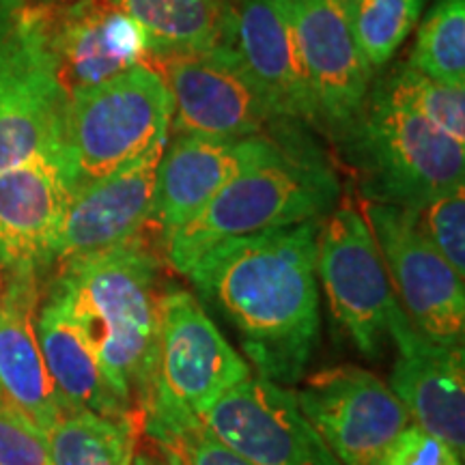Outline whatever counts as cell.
Wrapping results in <instances>:
<instances>
[{
  "instance_id": "1",
  "label": "cell",
  "mask_w": 465,
  "mask_h": 465,
  "mask_svg": "<svg viewBox=\"0 0 465 465\" xmlns=\"http://www.w3.org/2000/svg\"><path fill=\"white\" fill-rule=\"evenodd\" d=\"M323 220L237 237L185 272L232 325L252 375L293 386L319 342L317 240Z\"/></svg>"
},
{
  "instance_id": "2",
  "label": "cell",
  "mask_w": 465,
  "mask_h": 465,
  "mask_svg": "<svg viewBox=\"0 0 465 465\" xmlns=\"http://www.w3.org/2000/svg\"><path fill=\"white\" fill-rule=\"evenodd\" d=\"M50 293L95 353L116 394L141 418L153 392L160 330V261L136 240L58 263Z\"/></svg>"
},
{
  "instance_id": "3",
  "label": "cell",
  "mask_w": 465,
  "mask_h": 465,
  "mask_svg": "<svg viewBox=\"0 0 465 465\" xmlns=\"http://www.w3.org/2000/svg\"><path fill=\"white\" fill-rule=\"evenodd\" d=\"M274 144L231 179L188 223L162 240L166 263L185 274L218 243L281 226L323 220L336 207L339 177L304 134V125L276 121Z\"/></svg>"
},
{
  "instance_id": "4",
  "label": "cell",
  "mask_w": 465,
  "mask_h": 465,
  "mask_svg": "<svg viewBox=\"0 0 465 465\" xmlns=\"http://www.w3.org/2000/svg\"><path fill=\"white\" fill-rule=\"evenodd\" d=\"M339 141L360 173L366 203L420 209L465 185V143L383 97H366Z\"/></svg>"
},
{
  "instance_id": "5",
  "label": "cell",
  "mask_w": 465,
  "mask_h": 465,
  "mask_svg": "<svg viewBox=\"0 0 465 465\" xmlns=\"http://www.w3.org/2000/svg\"><path fill=\"white\" fill-rule=\"evenodd\" d=\"M173 97L153 63H141L67 100L63 153L72 192L168 143Z\"/></svg>"
},
{
  "instance_id": "6",
  "label": "cell",
  "mask_w": 465,
  "mask_h": 465,
  "mask_svg": "<svg viewBox=\"0 0 465 465\" xmlns=\"http://www.w3.org/2000/svg\"><path fill=\"white\" fill-rule=\"evenodd\" d=\"M67 95L45 45L39 7L0 25V171L63 153Z\"/></svg>"
},
{
  "instance_id": "7",
  "label": "cell",
  "mask_w": 465,
  "mask_h": 465,
  "mask_svg": "<svg viewBox=\"0 0 465 465\" xmlns=\"http://www.w3.org/2000/svg\"><path fill=\"white\" fill-rule=\"evenodd\" d=\"M252 369L232 349L194 293L168 287L160 295L158 356L151 401L201 416Z\"/></svg>"
},
{
  "instance_id": "8",
  "label": "cell",
  "mask_w": 465,
  "mask_h": 465,
  "mask_svg": "<svg viewBox=\"0 0 465 465\" xmlns=\"http://www.w3.org/2000/svg\"><path fill=\"white\" fill-rule=\"evenodd\" d=\"M317 276L330 311L358 351L377 356L401 304L364 213L349 203L323 218Z\"/></svg>"
},
{
  "instance_id": "9",
  "label": "cell",
  "mask_w": 465,
  "mask_h": 465,
  "mask_svg": "<svg viewBox=\"0 0 465 465\" xmlns=\"http://www.w3.org/2000/svg\"><path fill=\"white\" fill-rule=\"evenodd\" d=\"M362 213L410 323L441 345H463V276L424 235L416 209L364 203Z\"/></svg>"
},
{
  "instance_id": "10",
  "label": "cell",
  "mask_w": 465,
  "mask_h": 465,
  "mask_svg": "<svg viewBox=\"0 0 465 465\" xmlns=\"http://www.w3.org/2000/svg\"><path fill=\"white\" fill-rule=\"evenodd\" d=\"M173 97L174 134L240 141L261 136L276 124L270 106L232 44L160 61Z\"/></svg>"
},
{
  "instance_id": "11",
  "label": "cell",
  "mask_w": 465,
  "mask_h": 465,
  "mask_svg": "<svg viewBox=\"0 0 465 465\" xmlns=\"http://www.w3.org/2000/svg\"><path fill=\"white\" fill-rule=\"evenodd\" d=\"M295 401L341 465H380L411 424L391 386L360 366H334L311 375Z\"/></svg>"
},
{
  "instance_id": "12",
  "label": "cell",
  "mask_w": 465,
  "mask_h": 465,
  "mask_svg": "<svg viewBox=\"0 0 465 465\" xmlns=\"http://www.w3.org/2000/svg\"><path fill=\"white\" fill-rule=\"evenodd\" d=\"M199 418L254 465H341L302 414L295 392L259 375L237 383Z\"/></svg>"
},
{
  "instance_id": "13",
  "label": "cell",
  "mask_w": 465,
  "mask_h": 465,
  "mask_svg": "<svg viewBox=\"0 0 465 465\" xmlns=\"http://www.w3.org/2000/svg\"><path fill=\"white\" fill-rule=\"evenodd\" d=\"M39 11L45 45L67 100L75 91L151 63L143 26L114 0H67Z\"/></svg>"
},
{
  "instance_id": "14",
  "label": "cell",
  "mask_w": 465,
  "mask_h": 465,
  "mask_svg": "<svg viewBox=\"0 0 465 465\" xmlns=\"http://www.w3.org/2000/svg\"><path fill=\"white\" fill-rule=\"evenodd\" d=\"M317 102L319 127L342 136L371 93V69L347 20L345 0H284Z\"/></svg>"
},
{
  "instance_id": "15",
  "label": "cell",
  "mask_w": 465,
  "mask_h": 465,
  "mask_svg": "<svg viewBox=\"0 0 465 465\" xmlns=\"http://www.w3.org/2000/svg\"><path fill=\"white\" fill-rule=\"evenodd\" d=\"M388 336L397 345L391 391L411 422L465 452V358L463 345H441L418 332L403 308L394 312Z\"/></svg>"
},
{
  "instance_id": "16",
  "label": "cell",
  "mask_w": 465,
  "mask_h": 465,
  "mask_svg": "<svg viewBox=\"0 0 465 465\" xmlns=\"http://www.w3.org/2000/svg\"><path fill=\"white\" fill-rule=\"evenodd\" d=\"M224 39L242 56L278 121L319 127L317 102L284 0L232 3Z\"/></svg>"
},
{
  "instance_id": "17",
  "label": "cell",
  "mask_w": 465,
  "mask_h": 465,
  "mask_svg": "<svg viewBox=\"0 0 465 465\" xmlns=\"http://www.w3.org/2000/svg\"><path fill=\"white\" fill-rule=\"evenodd\" d=\"M72 183L65 155H45L0 171V274L54 265Z\"/></svg>"
},
{
  "instance_id": "18",
  "label": "cell",
  "mask_w": 465,
  "mask_h": 465,
  "mask_svg": "<svg viewBox=\"0 0 465 465\" xmlns=\"http://www.w3.org/2000/svg\"><path fill=\"white\" fill-rule=\"evenodd\" d=\"M166 144L75 190L54 250V265L141 237L151 224L155 173Z\"/></svg>"
},
{
  "instance_id": "19",
  "label": "cell",
  "mask_w": 465,
  "mask_h": 465,
  "mask_svg": "<svg viewBox=\"0 0 465 465\" xmlns=\"http://www.w3.org/2000/svg\"><path fill=\"white\" fill-rule=\"evenodd\" d=\"M272 144V127L261 136L240 141L174 134L155 173L151 224L158 229L160 242L194 218L235 174L263 158Z\"/></svg>"
},
{
  "instance_id": "20",
  "label": "cell",
  "mask_w": 465,
  "mask_h": 465,
  "mask_svg": "<svg viewBox=\"0 0 465 465\" xmlns=\"http://www.w3.org/2000/svg\"><path fill=\"white\" fill-rule=\"evenodd\" d=\"M0 276V394L45 433L67 405L45 369L35 328L42 274L14 272Z\"/></svg>"
},
{
  "instance_id": "21",
  "label": "cell",
  "mask_w": 465,
  "mask_h": 465,
  "mask_svg": "<svg viewBox=\"0 0 465 465\" xmlns=\"http://www.w3.org/2000/svg\"><path fill=\"white\" fill-rule=\"evenodd\" d=\"M35 328L45 369L63 403L114 420H136L132 407L110 386L95 353L78 332L65 306L50 291L44 304H39Z\"/></svg>"
},
{
  "instance_id": "22",
  "label": "cell",
  "mask_w": 465,
  "mask_h": 465,
  "mask_svg": "<svg viewBox=\"0 0 465 465\" xmlns=\"http://www.w3.org/2000/svg\"><path fill=\"white\" fill-rule=\"evenodd\" d=\"M143 26L151 63L224 42L235 0H114Z\"/></svg>"
},
{
  "instance_id": "23",
  "label": "cell",
  "mask_w": 465,
  "mask_h": 465,
  "mask_svg": "<svg viewBox=\"0 0 465 465\" xmlns=\"http://www.w3.org/2000/svg\"><path fill=\"white\" fill-rule=\"evenodd\" d=\"M136 420L65 407L45 431L50 465H132Z\"/></svg>"
},
{
  "instance_id": "24",
  "label": "cell",
  "mask_w": 465,
  "mask_h": 465,
  "mask_svg": "<svg viewBox=\"0 0 465 465\" xmlns=\"http://www.w3.org/2000/svg\"><path fill=\"white\" fill-rule=\"evenodd\" d=\"M143 429L166 465H254L209 431L199 416L151 401Z\"/></svg>"
},
{
  "instance_id": "25",
  "label": "cell",
  "mask_w": 465,
  "mask_h": 465,
  "mask_svg": "<svg viewBox=\"0 0 465 465\" xmlns=\"http://www.w3.org/2000/svg\"><path fill=\"white\" fill-rule=\"evenodd\" d=\"M407 65L465 89V0H438L418 28Z\"/></svg>"
},
{
  "instance_id": "26",
  "label": "cell",
  "mask_w": 465,
  "mask_h": 465,
  "mask_svg": "<svg viewBox=\"0 0 465 465\" xmlns=\"http://www.w3.org/2000/svg\"><path fill=\"white\" fill-rule=\"evenodd\" d=\"M424 0H345L351 35L371 72L388 65L414 33Z\"/></svg>"
},
{
  "instance_id": "27",
  "label": "cell",
  "mask_w": 465,
  "mask_h": 465,
  "mask_svg": "<svg viewBox=\"0 0 465 465\" xmlns=\"http://www.w3.org/2000/svg\"><path fill=\"white\" fill-rule=\"evenodd\" d=\"M375 91L455 141L465 143V89L438 83L405 63L386 75Z\"/></svg>"
},
{
  "instance_id": "28",
  "label": "cell",
  "mask_w": 465,
  "mask_h": 465,
  "mask_svg": "<svg viewBox=\"0 0 465 465\" xmlns=\"http://www.w3.org/2000/svg\"><path fill=\"white\" fill-rule=\"evenodd\" d=\"M424 235L459 276H465V190L459 188L416 209Z\"/></svg>"
},
{
  "instance_id": "29",
  "label": "cell",
  "mask_w": 465,
  "mask_h": 465,
  "mask_svg": "<svg viewBox=\"0 0 465 465\" xmlns=\"http://www.w3.org/2000/svg\"><path fill=\"white\" fill-rule=\"evenodd\" d=\"M0 465H50L45 433L0 394Z\"/></svg>"
},
{
  "instance_id": "30",
  "label": "cell",
  "mask_w": 465,
  "mask_h": 465,
  "mask_svg": "<svg viewBox=\"0 0 465 465\" xmlns=\"http://www.w3.org/2000/svg\"><path fill=\"white\" fill-rule=\"evenodd\" d=\"M380 465H463V459L446 441L418 424H407Z\"/></svg>"
},
{
  "instance_id": "31",
  "label": "cell",
  "mask_w": 465,
  "mask_h": 465,
  "mask_svg": "<svg viewBox=\"0 0 465 465\" xmlns=\"http://www.w3.org/2000/svg\"><path fill=\"white\" fill-rule=\"evenodd\" d=\"M25 7H26V0H0V25L14 20V17Z\"/></svg>"
},
{
  "instance_id": "32",
  "label": "cell",
  "mask_w": 465,
  "mask_h": 465,
  "mask_svg": "<svg viewBox=\"0 0 465 465\" xmlns=\"http://www.w3.org/2000/svg\"><path fill=\"white\" fill-rule=\"evenodd\" d=\"M132 465H166V463H162V461H158V459H153V457L138 455V457H134V463Z\"/></svg>"
},
{
  "instance_id": "33",
  "label": "cell",
  "mask_w": 465,
  "mask_h": 465,
  "mask_svg": "<svg viewBox=\"0 0 465 465\" xmlns=\"http://www.w3.org/2000/svg\"><path fill=\"white\" fill-rule=\"evenodd\" d=\"M61 3H67V0H26V5H31V7H50V5Z\"/></svg>"
},
{
  "instance_id": "34",
  "label": "cell",
  "mask_w": 465,
  "mask_h": 465,
  "mask_svg": "<svg viewBox=\"0 0 465 465\" xmlns=\"http://www.w3.org/2000/svg\"><path fill=\"white\" fill-rule=\"evenodd\" d=\"M0 291H3V276H0Z\"/></svg>"
}]
</instances>
